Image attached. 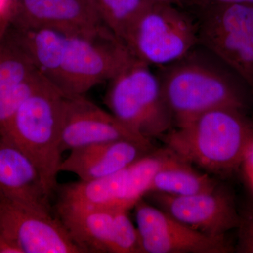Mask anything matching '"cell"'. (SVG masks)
Here are the masks:
<instances>
[{
	"label": "cell",
	"instance_id": "23",
	"mask_svg": "<svg viewBox=\"0 0 253 253\" xmlns=\"http://www.w3.org/2000/svg\"><path fill=\"white\" fill-rule=\"evenodd\" d=\"M239 216L236 251L239 253H253V202Z\"/></svg>",
	"mask_w": 253,
	"mask_h": 253
},
{
	"label": "cell",
	"instance_id": "18",
	"mask_svg": "<svg viewBox=\"0 0 253 253\" xmlns=\"http://www.w3.org/2000/svg\"><path fill=\"white\" fill-rule=\"evenodd\" d=\"M217 187V183L212 178L196 172L188 163L174 154L170 161L155 176L147 193L158 191L176 196H190L209 192Z\"/></svg>",
	"mask_w": 253,
	"mask_h": 253
},
{
	"label": "cell",
	"instance_id": "17",
	"mask_svg": "<svg viewBox=\"0 0 253 253\" xmlns=\"http://www.w3.org/2000/svg\"><path fill=\"white\" fill-rule=\"evenodd\" d=\"M199 42L249 86H253V32L199 35Z\"/></svg>",
	"mask_w": 253,
	"mask_h": 253
},
{
	"label": "cell",
	"instance_id": "30",
	"mask_svg": "<svg viewBox=\"0 0 253 253\" xmlns=\"http://www.w3.org/2000/svg\"><path fill=\"white\" fill-rule=\"evenodd\" d=\"M13 1H17V0H13Z\"/></svg>",
	"mask_w": 253,
	"mask_h": 253
},
{
	"label": "cell",
	"instance_id": "9",
	"mask_svg": "<svg viewBox=\"0 0 253 253\" xmlns=\"http://www.w3.org/2000/svg\"><path fill=\"white\" fill-rule=\"evenodd\" d=\"M151 199L162 211L194 230L213 237H223L237 228L239 213L234 199L225 190L190 196L152 191Z\"/></svg>",
	"mask_w": 253,
	"mask_h": 253
},
{
	"label": "cell",
	"instance_id": "25",
	"mask_svg": "<svg viewBox=\"0 0 253 253\" xmlns=\"http://www.w3.org/2000/svg\"><path fill=\"white\" fill-rule=\"evenodd\" d=\"M239 169H242L246 183L253 194V139L246 150Z\"/></svg>",
	"mask_w": 253,
	"mask_h": 253
},
{
	"label": "cell",
	"instance_id": "14",
	"mask_svg": "<svg viewBox=\"0 0 253 253\" xmlns=\"http://www.w3.org/2000/svg\"><path fill=\"white\" fill-rule=\"evenodd\" d=\"M0 195L51 209L41 174L24 153L0 135Z\"/></svg>",
	"mask_w": 253,
	"mask_h": 253
},
{
	"label": "cell",
	"instance_id": "3",
	"mask_svg": "<svg viewBox=\"0 0 253 253\" xmlns=\"http://www.w3.org/2000/svg\"><path fill=\"white\" fill-rule=\"evenodd\" d=\"M64 93L50 85L28 99L0 129V135L12 143L35 165L51 199L58 186L61 154L60 132Z\"/></svg>",
	"mask_w": 253,
	"mask_h": 253
},
{
	"label": "cell",
	"instance_id": "29",
	"mask_svg": "<svg viewBox=\"0 0 253 253\" xmlns=\"http://www.w3.org/2000/svg\"><path fill=\"white\" fill-rule=\"evenodd\" d=\"M88 1H90V2L92 3V4H93L92 0H88ZM93 5H94V4H93Z\"/></svg>",
	"mask_w": 253,
	"mask_h": 253
},
{
	"label": "cell",
	"instance_id": "27",
	"mask_svg": "<svg viewBox=\"0 0 253 253\" xmlns=\"http://www.w3.org/2000/svg\"><path fill=\"white\" fill-rule=\"evenodd\" d=\"M206 6L219 4H253V0H204Z\"/></svg>",
	"mask_w": 253,
	"mask_h": 253
},
{
	"label": "cell",
	"instance_id": "2",
	"mask_svg": "<svg viewBox=\"0 0 253 253\" xmlns=\"http://www.w3.org/2000/svg\"><path fill=\"white\" fill-rule=\"evenodd\" d=\"M163 68L158 77L177 126L211 110L231 108L245 111L247 107L243 86L246 83L230 69L191 53Z\"/></svg>",
	"mask_w": 253,
	"mask_h": 253
},
{
	"label": "cell",
	"instance_id": "26",
	"mask_svg": "<svg viewBox=\"0 0 253 253\" xmlns=\"http://www.w3.org/2000/svg\"><path fill=\"white\" fill-rule=\"evenodd\" d=\"M0 253H21L17 248L10 243L5 235L4 229L0 221Z\"/></svg>",
	"mask_w": 253,
	"mask_h": 253
},
{
	"label": "cell",
	"instance_id": "5",
	"mask_svg": "<svg viewBox=\"0 0 253 253\" xmlns=\"http://www.w3.org/2000/svg\"><path fill=\"white\" fill-rule=\"evenodd\" d=\"M199 42L197 23L170 3L155 0L132 23L123 41L136 59L161 67L184 59Z\"/></svg>",
	"mask_w": 253,
	"mask_h": 253
},
{
	"label": "cell",
	"instance_id": "11",
	"mask_svg": "<svg viewBox=\"0 0 253 253\" xmlns=\"http://www.w3.org/2000/svg\"><path fill=\"white\" fill-rule=\"evenodd\" d=\"M11 25L49 28L70 36L110 31L88 0H17Z\"/></svg>",
	"mask_w": 253,
	"mask_h": 253
},
{
	"label": "cell",
	"instance_id": "20",
	"mask_svg": "<svg viewBox=\"0 0 253 253\" xmlns=\"http://www.w3.org/2000/svg\"><path fill=\"white\" fill-rule=\"evenodd\" d=\"M52 84L41 73L37 72L23 81L0 90V129L11 121L32 96Z\"/></svg>",
	"mask_w": 253,
	"mask_h": 253
},
{
	"label": "cell",
	"instance_id": "15",
	"mask_svg": "<svg viewBox=\"0 0 253 253\" xmlns=\"http://www.w3.org/2000/svg\"><path fill=\"white\" fill-rule=\"evenodd\" d=\"M4 36L26 56L38 72L56 86L69 35L49 28L10 25Z\"/></svg>",
	"mask_w": 253,
	"mask_h": 253
},
{
	"label": "cell",
	"instance_id": "7",
	"mask_svg": "<svg viewBox=\"0 0 253 253\" xmlns=\"http://www.w3.org/2000/svg\"><path fill=\"white\" fill-rule=\"evenodd\" d=\"M0 221L21 253H84L51 209L0 195Z\"/></svg>",
	"mask_w": 253,
	"mask_h": 253
},
{
	"label": "cell",
	"instance_id": "19",
	"mask_svg": "<svg viewBox=\"0 0 253 253\" xmlns=\"http://www.w3.org/2000/svg\"><path fill=\"white\" fill-rule=\"evenodd\" d=\"M154 0H92L101 21L120 41Z\"/></svg>",
	"mask_w": 253,
	"mask_h": 253
},
{
	"label": "cell",
	"instance_id": "8",
	"mask_svg": "<svg viewBox=\"0 0 253 253\" xmlns=\"http://www.w3.org/2000/svg\"><path fill=\"white\" fill-rule=\"evenodd\" d=\"M137 230L144 253H227L234 251L223 237L194 230L142 198L134 206Z\"/></svg>",
	"mask_w": 253,
	"mask_h": 253
},
{
	"label": "cell",
	"instance_id": "6",
	"mask_svg": "<svg viewBox=\"0 0 253 253\" xmlns=\"http://www.w3.org/2000/svg\"><path fill=\"white\" fill-rule=\"evenodd\" d=\"M136 58L108 31L92 36H68L56 87L70 95H84L111 81Z\"/></svg>",
	"mask_w": 253,
	"mask_h": 253
},
{
	"label": "cell",
	"instance_id": "28",
	"mask_svg": "<svg viewBox=\"0 0 253 253\" xmlns=\"http://www.w3.org/2000/svg\"><path fill=\"white\" fill-rule=\"evenodd\" d=\"M155 1H161V2H166V3H172L174 2V1H176V0H155Z\"/></svg>",
	"mask_w": 253,
	"mask_h": 253
},
{
	"label": "cell",
	"instance_id": "12",
	"mask_svg": "<svg viewBox=\"0 0 253 253\" xmlns=\"http://www.w3.org/2000/svg\"><path fill=\"white\" fill-rule=\"evenodd\" d=\"M151 149V144L127 139L87 145L70 151L59 171L73 173L80 180H94L126 169Z\"/></svg>",
	"mask_w": 253,
	"mask_h": 253
},
{
	"label": "cell",
	"instance_id": "16",
	"mask_svg": "<svg viewBox=\"0 0 253 253\" xmlns=\"http://www.w3.org/2000/svg\"><path fill=\"white\" fill-rule=\"evenodd\" d=\"M55 207L56 215L84 253H109L115 215L120 210Z\"/></svg>",
	"mask_w": 253,
	"mask_h": 253
},
{
	"label": "cell",
	"instance_id": "22",
	"mask_svg": "<svg viewBox=\"0 0 253 253\" xmlns=\"http://www.w3.org/2000/svg\"><path fill=\"white\" fill-rule=\"evenodd\" d=\"M127 212L120 210L116 213L109 253H144L137 228L128 217Z\"/></svg>",
	"mask_w": 253,
	"mask_h": 253
},
{
	"label": "cell",
	"instance_id": "10",
	"mask_svg": "<svg viewBox=\"0 0 253 253\" xmlns=\"http://www.w3.org/2000/svg\"><path fill=\"white\" fill-rule=\"evenodd\" d=\"M122 139L151 144L84 95L64 94L60 132L62 154L87 145Z\"/></svg>",
	"mask_w": 253,
	"mask_h": 253
},
{
	"label": "cell",
	"instance_id": "21",
	"mask_svg": "<svg viewBox=\"0 0 253 253\" xmlns=\"http://www.w3.org/2000/svg\"><path fill=\"white\" fill-rule=\"evenodd\" d=\"M38 72L24 54L4 36L0 38V90Z\"/></svg>",
	"mask_w": 253,
	"mask_h": 253
},
{
	"label": "cell",
	"instance_id": "1",
	"mask_svg": "<svg viewBox=\"0 0 253 253\" xmlns=\"http://www.w3.org/2000/svg\"><path fill=\"white\" fill-rule=\"evenodd\" d=\"M161 138L186 163L227 174L239 169L253 139V122L244 111L219 108L201 113Z\"/></svg>",
	"mask_w": 253,
	"mask_h": 253
},
{
	"label": "cell",
	"instance_id": "31",
	"mask_svg": "<svg viewBox=\"0 0 253 253\" xmlns=\"http://www.w3.org/2000/svg\"><path fill=\"white\" fill-rule=\"evenodd\" d=\"M252 91H253V87H252Z\"/></svg>",
	"mask_w": 253,
	"mask_h": 253
},
{
	"label": "cell",
	"instance_id": "13",
	"mask_svg": "<svg viewBox=\"0 0 253 253\" xmlns=\"http://www.w3.org/2000/svg\"><path fill=\"white\" fill-rule=\"evenodd\" d=\"M129 167L94 180L58 184L55 206L129 211L135 206L129 196Z\"/></svg>",
	"mask_w": 253,
	"mask_h": 253
},
{
	"label": "cell",
	"instance_id": "24",
	"mask_svg": "<svg viewBox=\"0 0 253 253\" xmlns=\"http://www.w3.org/2000/svg\"><path fill=\"white\" fill-rule=\"evenodd\" d=\"M15 3L13 0H0V38L4 36L11 25Z\"/></svg>",
	"mask_w": 253,
	"mask_h": 253
},
{
	"label": "cell",
	"instance_id": "4",
	"mask_svg": "<svg viewBox=\"0 0 253 253\" xmlns=\"http://www.w3.org/2000/svg\"><path fill=\"white\" fill-rule=\"evenodd\" d=\"M105 101L125 126L149 141L167 134L174 123L159 77L136 59L110 81Z\"/></svg>",
	"mask_w": 253,
	"mask_h": 253
}]
</instances>
